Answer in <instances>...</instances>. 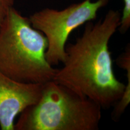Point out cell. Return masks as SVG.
<instances>
[{"mask_svg":"<svg viewBox=\"0 0 130 130\" xmlns=\"http://www.w3.org/2000/svg\"><path fill=\"white\" fill-rule=\"evenodd\" d=\"M102 108L53 80L42 85L35 105L21 113L16 130H98Z\"/></svg>","mask_w":130,"mask_h":130,"instance_id":"3","label":"cell"},{"mask_svg":"<svg viewBox=\"0 0 130 130\" xmlns=\"http://www.w3.org/2000/svg\"><path fill=\"white\" fill-rule=\"evenodd\" d=\"M121 13L108 10L96 23L85 24L75 43L66 45V58L53 80L108 109L121 100L126 84L117 78L109 42L118 30Z\"/></svg>","mask_w":130,"mask_h":130,"instance_id":"1","label":"cell"},{"mask_svg":"<svg viewBox=\"0 0 130 130\" xmlns=\"http://www.w3.org/2000/svg\"><path fill=\"white\" fill-rule=\"evenodd\" d=\"M42 85L16 81L0 72L1 130H15L16 117L27 108L37 103L41 97Z\"/></svg>","mask_w":130,"mask_h":130,"instance_id":"5","label":"cell"},{"mask_svg":"<svg viewBox=\"0 0 130 130\" xmlns=\"http://www.w3.org/2000/svg\"><path fill=\"white\" fill-rule=\"evenodd\" d=\"M15 0H0V26L11 8L13 7Z\"/></svg>","mask_w":130,"mask_h":130,"instance_id":"7","label":"cell"},{"mask_svg":"<svg viewBox=\"0 0 130 130\" xmlns=\"http://www.w3.org/2000/svg\"><path fill=\"white\" fill-rule=\"evenodd\" d=\"M48 41L14 7L0 26V72L16 81L44 84L57 71L46 60Z\"/></svg>","mask_w":130,"mask_h":130,"instance_id":"2","label":"cell"},{"mask_svg":"<svg viewBox=\"0 0 130 130\" xmlns=\"http://www.w3.org/2000/svg\"><path fill=\"white\" fill-rule=\"evenodd\" d=\"M110 0H84L63 10L45 8L37 11L28 18L33 28L42 32L48 41L45 54L51 66L64 62L66 58L65 47L73 31L96 18L98 12Z\"/></svg>","mask_w":130,"mask_h":130,"instance_id":"4","label":"cell"},{"mask_svg":"<svg viewBox=\"0 0 130 130\" xmlns=\"http://www.w3.org/2000/svg\"><path fill=\"white\" fill-rule=\"evenodd\" d=\"M123 9L121 14V23L118 30L122 34L127 31L130 27V0H123Z\"/></svg>","mask_w":130,"mask_h":130,"instance_id":"6","label":"cell"}]
</instances>
